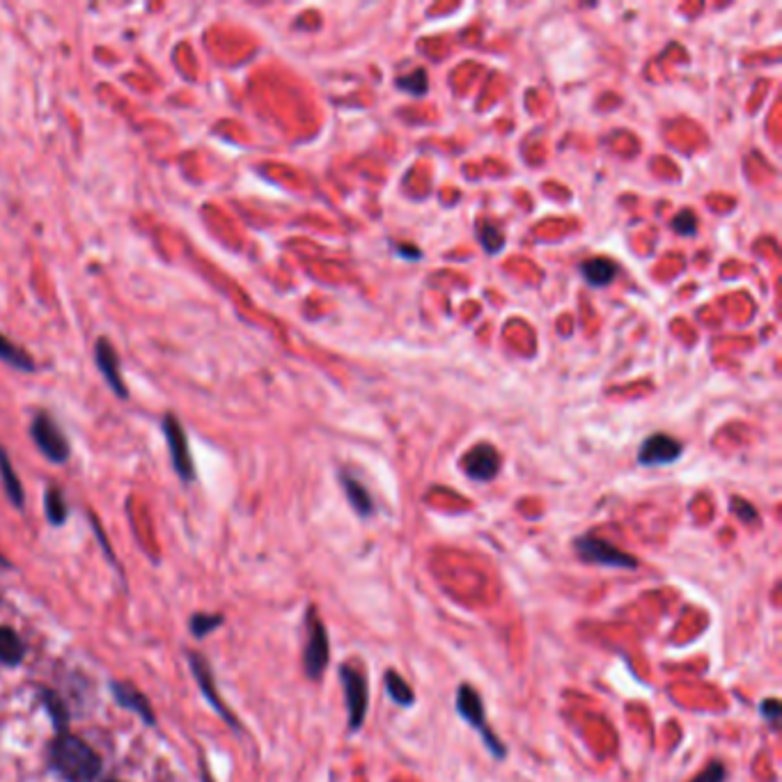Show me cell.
Wrapping results in <instances>:
<instances>
[{"label":"cell","mask_w":782,"mask_h":782,"mask_svg":"<svg viewBox=\"0 0 782 782\" xmlns=\"http://www.w3.org/2000/svg\"><path fill=\"white\" fill-rule=\"evenodd\" d=\"M51 764L67 782H93L101 769L97 752L88 743L69 735L53 741Z\"/></svg>","instance_id":"cell-1"},{"label":"cell","mask_w":782,"mask_h":782,"mask_svg":"<svg viewBox=\"0 0 782 782\" xmlns=\"http://www.w3.org/2000/svg\"><path fill=\"white\" fill-rule=\"evenodd\" d=\"M457 712H459V716H461V718L470 725L473 730H478V732H480V737H482V741H485L487 750L491 752V756H493L496 760H502V758L508 756L506 746H502V743H500V739L491 732L489 723H487V714H485V703H482V697H480V693L475 691L473 686L464 684V686L457 691Z\"/></svg>","instance_id":"cell-2"},{"label":"cell","mask_w":782,"mask_h":782,"mask_svg":"<svg viewBox=\"0 0 782 782\" xmlns=\"http://www.w3.org/2000/svg\"><path fill=\"white\" fill-rule=\"evenodd\" d=\"M340 682L345 688V703H347V714H349V730L358 732L366 723L368 707H370V684L368 675L362 673L356 665H343L340 667Z\"/></svg>","instance_id":"cell-3"},{"label":"cell","mask_w":782,"mask_h":782,"mask_svg":"<svg viewBox=\"0 0 782 782\" xmlns=\"http://www.w3.org/2000/svg\"><path fill=\"white\" fill-rule=\"evenodd\" d=\"M574 551L583 563H590V565L612 567V569H636L638 567V557H633L631 553L618 549L616 544H610L601 537H595V535H585V537L574 540Z\"/></svg>","instance_id":"cell-4"},{"label":"cell","mask_w":782,"mask_h":782,"mask_svg":"<svg viewBox=\"0 0 782 782\" xmlns=\"http://www.w3.org/2000/svg\"><path fill=\"white\" fill-rule=\"evenodd\" d=\"M31 436L35 441L37 448L42 450V455L53 461V464H65L72 455V448H69V441L65 436V432L61 430V425L55 423V417L46 411H40L35 417H33V425H31Z\"/></svg>","instance_id":"cell-5"},{"label":"cell","mask_w":782,"mask_h":782,"mask_svg":"<svg viewBox=\"0 0 782 782\" xmlns=\"http://www.w3.org/2000/svg\"><path fill=\"white\" fill-rule=\"evenodd\" d=\"M330 659V648H328V633L326 627L315 618V612H311L308 618V640H305L303 648V670L311 680H319L324 675V670Z\"/></svg>","instance_id":"cell-6"},{"label":"cell","mask_w":782,"mask_h":782,"mask_svg":"<svg viewBox=\"0 0 782 782\" xmlns=\"http://www.w3.org/2000/svg\"><path fill=\"white\" fill-rule=\"evenodd\" d=\"M161 427H163V434H165V441H167V450H171V459H173L175 470L180 473L182 480L191 482L195 478V466H193V459H191V453H188V438H186L184 427L180 425V421L173 413H167L163 417Z\"/></svg>","instance_id":"cell-7"},{"label":"cell","mask_w":782,"mask_h":782,"mask_svg":"<svg viewBox=\"0 0 782 782\" xmlns=\"http://www.w3.org/2000/svg\"><path fill=\"white\" fill-rule=\"evenodd\" d=\"M682 453H684V445L677 438L667 434H654L640 445L638 461L642 466H665L677 461Z\"/></svg>","instance_id":"cell-8"},{"label":"cell","mask_w":782,"mask_h":782,"mask_svg":"<svg viewBox=\"0 0 782 782\" xmlns=\"http://www.w3.org/2000/svg\"><path fill=\"white\" fill-rule=\"evenodd\" d=\"M464 470L475 482H489L500 470V455L489 443L475 445L464 457Z\"/></svg>","instance_id":"cell-9"},{"label":"cell","mask_w":782,"mask_h":782,"mask_svg":"<svg viewBox=\"0 0 782 782\" xmlns=\"http://www.w3.org/2000/svg\"><path fill=\"white\" fill-rule=\"evenodd\" d=\"M95 362H97V368L101 372V377L106 379V383L110 385V390L120 398V400H127L129 398V390L124 385V379H122V370H120V356L116 351V347L110 345L106 338H99L97 345H95Z\"/></svg>","instance_id":"cell-10"},{"label":"cell","mask_w":782,"mask_h":782,"mask_svg":"<svg viewBox=\"0 0 782 782\" xmlns=\"http://www.w3.org/2000/svg\"><path fill=\"white\" fill-rule=\"evenodd\" d=\"M580 273L585 278V283L593 287H606L612 281H616L618 275V267L616 262H610L606 258H595V260H585L580 264Z\"/></svg>","instance_id":"cell-11"},{"label":"cell","mask_w":782,"mask_h":782,"mask_svg":"<svg viewBox=\"0 0 782 782\" xmlns=\"http://www.w3.org/2000/svg\"><path fill=\"white\" fill-rule=\"evenodd\" d=\"M340 485H343V489L347 493L349 506L356 510V514L370 517L374 512V502H372L370 491L362 487L358 480H354L349 473H340Z\"/></svg>","instance_id":"cell-12"},{"label":"cell","mask_w":782,"mask_h":782,"mask_svg":"<svg viewBox=\"0 0 782 782\" xmlns=\"http://www.w3.org/2000/svg\"><path fill=\"white\" fill-rule=\"evenodd\" d=\"M0 480H3V489L8 493V498L12 500L14 508H23L25 506V496H23V487L21 480L17 478V473L10 464V457L6 453V448H0Z\"/></svg>","instance_id":"cell-13"},{"label":"cell","mask_w":782,"mask_h":782,"mask_svg":"<svg viewBox=\"0 0 782 782\" xmlns=\"http://www.w3.org/2000/svg\"><path fill=\"white\" fill-rule=\"evenodd\" d=\"M0 360L8 362L10 368L21 370V372H35V360L31 354H25V349L17 347L14 343H10L6 335H0Z\"/></svg>","instance_id":"cell-14"},{"label":"cell","mask_w":782,"mask_h":782,"mask_svg":"<svg viewBox=\"0 0 782 782\" xmlns=\"http://www.w3.org/2000/svg\"><path fill=\"white\" fill-rule=\"evenodd\" d=\"M385 691L390 695V700L400 707H411L415 703V693L413 688L406 684V680L398 673V670H388L385 673Z\"/></svg>","instance_id":"cell-15"},{"label":"cell","mask_w":782,"mask_h":782,"mask_svg":"<svg viewBox=\"0 0 782 782\" xmlns=\"http://www.w3.org/2000/svg\"><path fill=\"white\" fill-rule=\"evenodd\" d=\"M21 659H23V645L19 636L8 627H0V663L17 665Z\"/></svg>","instance_id":"cell-16"},{"label":"cell","mask_w":782,"mask_h":782,"mask_svg":"<svg viewBox=\"0 0 782 782\" xmlns=\"http://www.w3.org/2000/svg\"><path fill=\"white\" fill-rule=\"evenodd\" d=\"M44 506H46V517L51 523L61 525L67 519V502H65V496L61 489H48L46 498H44Z\"/></svg>","instance_id":"cell-17"},{"label":"cell","mask_w":782,"mask_h":782,"mask_svg":"<svg viewBox=\"0 0 782 782\" xmlns=\"http://www.w3.org/2000/svg\"><path fill=\"white\" fill-rule=\"evenodd\" d=\"M480 243L489 256H496V253H500L502 246H506V235H502L500 228L493 226V222L485 220L480 226Z\"/></svg>","instance_id":"cell-18"},{"label":"cell","mask_w":782,"mask_h":782,"mask_svg":"<svg viewBox=\"0 0 782 782\" xmlns=\"http://www.w3.org/2000/svg\"><path fill=\"white\" fill-rule=\"evenodd\" d=\"M395 86L409 95H417V97H423L430 88V80H427V74L425 69H417V72H411L409 76H400L395 80Z\"/></svg>","instance_id":"cell-19"},{"label":"cell","mask_w":782,"mask_h":782,"mask_svg":"<svg viewBox=\"0 0 782 782\" xmlns=\"http://www.w3.org/2000/svg\"><path fill=\"white\" fill-rule=\"evenodd\" d=\"M118 697L122 700V705H127L129 709H135L145 720L152 723V712L148 709V703L133 688H118Z\"/></svg>","instance_id":"cell-20"},{"label":"cell","mask_w":782,"mask_h":782,"mask_svg":"<svg viewBox=\"0 0 782 782\" xmlns=\"http://www.w3.org/2000/svg\"><path fill=\"white\" fill-rule=\"evenodd\" d=\"M673 230H675L677 235H684V237L695 235V230H697V218H695V214L688 211V209L680 211V214L673 218Z\"/></svg>","instance_id":"cell-21"},{"label":"cell","mask_w":782,"mask_h":782,"mask_svg":"<svg viewBox=\"0 0 782 782\" xmlns=\"http://www.w3.org/2000/svg\"><path fill=\"white\" fill-rule=\"evenodd\" d=\"M725 775H728L725 767L720 762H712L709 767H705L700 773H697L691 782H725Z\"/></svg>","instance_id":"cell-22"},{"label":"cell","mask_w":782,"mask_h":782,"mask_svg":"<svg viewBox=\"0 0 782 782\" xmlns=\"http://www.w3.org/2000/svg\"><path fill=\"white\" fill-rule=\"evenodd\" d=\"M732 502H735V512L739 514V519H741V521H748V523L758 521V510L752 508L750 502H743V500H739V498H735Z\"/></svg>","instance_id":"cell-23"},{"label":"cell","mask_w":782,"mask_h":782,"mask_svg":"<svg viewBox=\"0 0 782 782\" xmlns=\"http://www.w3.org/2000/svg\"><path fill=\"white\" fill-rule=\"evenodd\" d=\"M760 707H762L760 712H762L764 720H769V725H773V728H775L778 720H780V703L771 697V700H764Z\"/></svg>","instance_id":"cell-24"},{"label":"cell","mask_w":782,"mask_h":782,"mask_svg":"<svg viewBox=\"0 0 782 782\" xmlns=\"http://www.w3.org/2000/svg\"><path fill=\"white\" fill-rule=\"evenodd\" d=\"M216 624H220V618H209V616H198V618H195L193 620V631L195 633H198V636H203V633H207V631H211Z\"/></svg>","instance_id":"cell-25"},{"label":"cell","mask_w":782,"mask_h":782,"mask_svg":"<svg viewBox=\"0 0 782 782\" xmlns=\"http://www.w3.org/2000/svg\"><path fill=\"white\" fill-rule=\"evenodd\" d=\"M398 253L406 256L409 260H421V250H417V248H406V246H398Z\"/></svg>","instance_id":"cell-26"}]
</instances>
